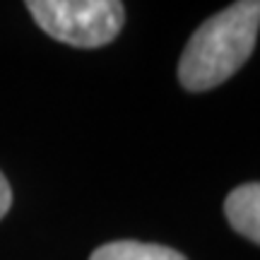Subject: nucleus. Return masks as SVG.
<instances>
[{
  "label": "nucleus",
  "instance_id": "obj_1",
  "mask_svg": "<svg viewBox=\"0 0 260 260\" xmlns=\"http://www.w3.org/2000/svg\"><path fill=\"white\" fill-rule=\"evenodd\" d=\"M260 31V0H241L203 22L178 60L188 92H210L251 58Z\"/></svg>",
  "mask_w": 260,
  "mask_h": 260
},
{
  "label": "nucleus",
  "instance_id": "obj_2",
  "mask_svg": "<svg viewBox=\"0 0 260 260\" xmlns=\"http://www.w3.org/2000/svg\"><path fill=\"white\" fill-rule=\"evenodd\" d=\"M27 10L48 37L77 48L111 44L125 22L118 0H29Z\"/></svg>",
  "mask_w": 260,
  "mask_h": 260
},
{
  "label": "nucleus",
  "instance_id": "obj_3",
  "mask_svg": "<svg viewBox=\"0 0 260 260\" xmlns=\"http://www.w3.org/2000/svg\"><path fill=\"white\" fill-rule=\"evenodd\" d=\"M224 214L236 232L260 246V183H246L229 193Z\"/></svg>",
  "mask_w": 260,
  "mask_h": 260
},
{
  "label": "nucleus",
  "instance_id": "obj_4",
  "mask_svg": "<svg viewBox=\"0 0 260 260\" xmlns=\"http://www.w3.org/2000/svg\"><path fill=\"white\" fill-rule=\"evenodd\" d=\"M89 260H186L174 248L142 241H111L96 248Z\"/></svg>",
  "mask_w": 260,
  "mask_h": 260
},
{
  "label": "nucleus",
  "instance_id": "obj_5",
  "mask_svg": "<svg viewBox=\"0 0 260 260\" xmlns=\"http://www.w3.org/2000/svg\"><path fill=\"white\" fill-rule=\"evenodd\" d=\"M10 205H12V190H10L8 178L3 176V171H0V219L8 214Z\"/></svg>",
  "mask_w": 260,
  "mask_h": 260
}]
</instances>
